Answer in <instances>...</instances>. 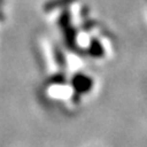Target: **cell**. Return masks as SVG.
<instances>
[{"label":"cell","mask_w":147,"mask_h":147,"mask_svg":"<svg viewBox=\"0 0 147 147\" xmlns=\"http://www.w3.org/2000/svg\"><path fill=\"white\" fill-rule=\"evenodd\" d=\"M60 26L64 30V33H65V39L67 44H72L75 42V32L72 31L71 26H70V21H69L67 13L64 12L61 16V21H60Z\"/></svg>","instance_id":"2"},{"label":"cell","mask_w":147,"mask_h":147,"mask_svg":"<svg viewBox=\"0 0 147 147\" xmlns=\"http://www.w3.org/2000/svg\"><path fill=\"white\" fill-rule=\"evenodd\" d=\"M92 80L91 77L86 76V75H82V74H79V75H76L74 77L72 80V86L74 88H75L79 93H86V92H88L92 87Z\"/></svg>","instance_id":"1"},{"label":"cell","mask_w":147,"mask_h":147,"mask_svg":"<svg viewBox=\"0 0 147 147\" xmlns=\"http://www.w3.org/2000/svg\"><path fill=\"white\" fill-rule=\"evenodd\" d=\"M90 54L93 55V57H99V55L103 54V48L102 45L97 42H93L91 45V49H90Z\"/></svg>","instance_id":"3"}]
</instances>
